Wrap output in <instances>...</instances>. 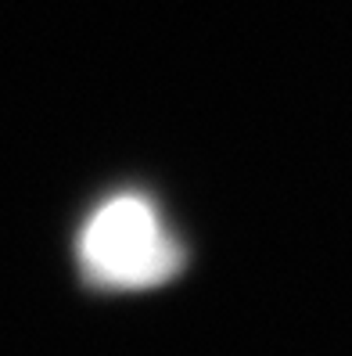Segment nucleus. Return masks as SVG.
Here are the masks:
<instances>
[{"label": "nucleus", "mask_w": 352, "mask_h": 356, "mask_svg": "<svg viewBox=\"0 0 352 356\" xmlns=\"http://www.w3.org/2000/svg\"><path fill=\"white\" fill-rule=\"evenodd\" d=\"M79 263L101 288H155L180 274L183 248L137 195L105 202L79 234Z\"/></svg>", "instance_id": "1"}]
</instances>
